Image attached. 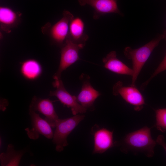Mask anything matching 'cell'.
<instances>
[{
    "label": "cell",
    "instance_id": "6da1fadb",
    "mask_svg": "<svg viewBox=\"0 0 166 166\" xmlns=\"http://www.w3.org/2000/svg\"><path fill=\"white\" fill-rule=\"evenodd\" d=\"M162 39V35L139 48L133 49L129 46L125 48L124 53L125 56L131 60L132 62L133 74L131 86H135L136 79L143 67Z\"/></svg>",
    "mask_w": 166,
    "mask_h": 166
},
{
    "label": "cell",
    "instance_id": "7a4b0ae2",
    "mask_svg": "<svg viewBox=\"0 0 166 166\" xmlns=\"http://www.w3.org/2000/svg\"><path fill=\"white\" fill-rule=\"evenodd\" d=\"M123 142L129 149L143 152L148 157L154 154L156 142L152 137L150 128L147 126L128 134Z\"/></svg>",
    "mask_w": 166,
    "mask_h": 166
},
{
    "label": "cell",
    "instance_id": "3957f363",
    "mask_svg": "<svg viewBox=\"0 0 166 166\" xmlns=\"http://www.w3.org/2000/svg\"><path fill=\"white\" fill-rule=\"evenodd\" d=\"M85 117L84 115L77 114L69 118L57 120L52 138L57 151L61 152L64 147L68 145L67 137Z\"/></svg>",
    "mask_w": 166,
    "mask_h": 166
},
{
    "label": "cell",
    "instance_id": "277c9868",
    "mask_svg": "<svg viewBox=\"0 0 166 166\" xmlns=\"http://www.w3.org/2000/svg\"><path fill=\"white\" fill-rule=\"evenodd\" d=\"M73 18L70 12L65 10L60 19L53 25L47 24L42 31L48 35L53 43L61 47L69 36L70 23Z\"/></svg>",
    "mask_w": 166,
    "mask_h": 166
},
{
    "label": "cell",
    "instance_id": "5b68a950",
    "mask_svg": "<svg viewBox=\"0 0 166 166\" xmlns=\"http://www.w3.org/2000/svg\"><path fill=\"white\" fill-rule=\"evenodd\" d=\"M85 46L76 44L68 38H67L61 47L60 62L58 70L53 76L54 80L60 79L62 72L80 59L79 51Z\"/></svg>",
    "mask_w": 166,
    "mask_h": 166
},
{
    "label": "cell",
    "instance_id": "8992f818",
    "mask_svg": "<svg viewBox=\"0 0 166 166\" xmlns=\"http://www.w3.org/2000/svg\"><path fill=\"white\" fill-rule=\"evenodd\" d=\"M54 80L53 85L56 89L50 91L49 96L56 97L64 105L70 108L73 115L79 113H85L87 109L79 103L77 101V97L71 95L67 91L61 78Z\"/></svg>",
    "mask_w": 166,
    "mask_h": 166
},
{
    "label": "cell",
    "instance_id": "52a82bcc",
    "mask_svg": "<svg viewBox=\"0 0 166 166\" xmlns=\"http://www.w3.org/2000/svg\"><path fill=\"white\" fill-rule=\"evenodd\" d=\"M32 127L31 129L27 128L25 129L29 137L35 140L42 135L48 139L53 138V133L51 127L44 119L41 117L39 114L30 109H29Z\"/></svg>",
    "mask_w": 166,
    "mask_h": 166
},
{
    "label": "cell",
    "instance_id": "ba28073f",
    "mask_svg": "<svg viewBox=\"0 0 166 166\" xmlns=\"http://www.w3.org/2000/svg\"><path fill=\"white\" fill-rule=\"evenodd\" d=\"M113 90L114 95H120L127 103L134 106L136 110H140L145 104L142 95L135 86H124L119 81L114 85Z\"/></svg>",
    "mask_w": 166,
    "mask_h": 166
},
{
    "label": "cell",
    "instance_id": "9c48e42d",
    "mask_svg": "<svg viewBox=\"0 0 166 166\" xmlns=\"http://www.w3.org/2000/svg\"><path fill=\"white\" fill-rule=\"evenodd\" d=\"M91 133L94 138L93 154L103 153L115 144L113 131L96 124L92 128Z\"/></svg>",
    "mask_w": 166,
    "mask_h": 166
},
{
    "label": "cell",
    "instance_id": "30bf717a",
    "mask_svg": "<svg viewBox=\"0 0 166 166\" xmlns=\"http://www.w3.org/2000/svg\"><path fill=\"white\" fill-rule=\"evenodd\" d=\"M29 109L35 112L38 111L45 117V119L51 127L55 128L59 119L56 113L53 102L49 99H43L34 96Z\"/></svg>",
    "mask_w": 166,
    "mask_h": 166
},
{
    "label": "cell",
    "instance_id": "8fae6325",
    "mask_svg": "<svg viewBox=\"0 0 166 166\" xmlns=\"http://www.w3.org/2000/svg\"><path fill=\"white\" fill-rule=\"evenodd\" d=\"M82 82L81 91L77 97V102L87 110L93 108V104L101 93L94 89L90 84L89 76L82 74L80 76Z\"/></svg>",
    "mask_w": 166,
    "mask_h": 166
},
{
    "label": "cell",
    "instance_id": "7c38bea8",
    "mask_svg": "<svg viewBox=\"0 0 166 166\" xmlns=\"http://www.w3.org/2000/svg\"><path fill=\"white\" fill-rule=\"evenodd\" d=\"M78 2L82 6L88 5L94 9L93 18L95 19L109 13L122 15L118 8L117 0H78Z\"/></svg>",
    "mask_w": 166,
    "mask_h": 166
},
{
    "label": "cell",
    "instance_id": "4fadbf2b",
    "mask_svg": "<svg viewBox=\"0 0 166 166\" xmlns=\"http://www.w3.org/2000/svg\"><path fill=\"white\" fill-rule=\"evenodd\" d=\"M22 14L16 12L9 7H0V26L1 29L7 33L10 32L21 21Z\"/></svg>",
    "mask_w": 166,
    "mask_h": 166
},
{
    "label": "cell",
    "instance_id": "5bb4252c",
    "mask_svg": "<svg viewBox=\"0 0 166 166\" xmlns=\"http://www.w3.org/2000/svg\"><path fill=\"white\" fill-rule=\"evenodd\" d=\"M104 67L106 69L115 73L132 76L133 72L131 69L119 60L117 57L115 51L109 53L103 59Z\"/></svg>",
    "mask_w": 166,
    "mask_h": 166
},
{
    "label": "cell",
    "instance_id": "9a60e30c",
    "mask_svg": "<svg viewBox=\"0 0 166 166\" xmlns=\"http://www.w3.org/2000/svg\"><path fill=\"white\" fill-rule=\"evenodd\" d=\"M85 27L84 23L81 18L74 17L70 23L68 38L76 44L85 45L88 37L85 32Z\"/></svg>",
    "mask_w": 166,
    "mask_h": 166
},
{
    "label": "cell",
    "instance_id": "2e32d148",
    "mask_svg": "<svg viewBox=\"0 0 166 166\" xmlns=\"http://www.w3.org/2000/svg\"><path fill=\"white\" fill-rule=\"evenodd\" d=\"M20 71L21 75L26 80L33 81L41 75L42 69L40 63L34 59H29L21 62Z\"/></svg>",
    "mask_w": 166,
    "mask_h": 166
},
{
    "label": "cell",
    "instance_id": "e0dca14e",
    "mask_svg": "<svg viewBox=\"0 0 166 166\" xmlns=\"http://www.w3.org/2000/svg\"><path fill=\"white\" fill-rule=\"evenodd\" d=\"M26 149L20 150H15L14 145L9 144L5 152L0 155L1 164L2 166H18L23 155L26 152Z\"/></svg>",
    "mask_w": 166,
    "mask_h": 166
},
{
    "label": "cell",
    "instance_id": "ac0fdd59",
    "mask_svg": "<svg viewBox=\"0 0 166 166\" xmlns=\"http://www.w3.org/2000/svg\"><path fill=\"white\" fill-rule=\"evenodd\" d=\"M155 112V127L162 132L166 131V108L157 109Z\"/></svg>",
    "mask_w": 166,
    "mask_h": 166
},
{
    "label": "cell",
    "instance_id": "d6986e66",
    "mask_svg": "<svg viewBox=\"0 0 166 166\" xmlns=\"http://www.w3.org/2000/svg\"><path fill=\"white\" fill-rule=\"evenodd\" d=\"M166 70V55L157 68L151 77L145 82L141 85L140 88L141 89H144L147 86L150 81L155 76L161 72Z\"/></svg>",
    "mask_w": 166,
    "mask_h": 166
},
{
    "label": "cell",
    "instance_id": "ffe728a7",
    "mask_svg": "<svg viewBox=\"0 0 166 166\" xmlns=\"http://www.w3.org/2000/svg\"><path fill=\"white\" fill-rule=\"evenodd\" d=\"M156 143L162 146L166 152V143L165 141L164 136L161 135H159L156 139Z\"/></svg>",
    "mask_w": 166,
    "mask_h": 166
},
{
    "label": "cell",
    "instance_id": "44dd1931",
    "mask_svg": "<svg viewBox=\"0 0 166 166\" xmlns=\"http://www.w3.org/2000/svg\"><path fill=\"white\" fill-rule=\"evenodd\" d=\"M162 35L163 36V39H164L165 41H166V30L164 31Z\"/></svg>",
    "mask_w": 166,
    "mask_h": 166
}]
</instances>
